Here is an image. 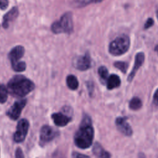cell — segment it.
<instances>
[{
    "instance_id": "obj_13",
    "label": "cell",
    "mask_w": 158,
    "mask_h": 158,
    "mask_svg": "<svg viewBox=\"0 0 158 158\" xmlns=\"http://www.w3.org/2000/svg\"><path fill=\"white\" fill-rule=\"evenodd\" d=\"M19 15V10L18 8L14 7L12 8L7 14H6L3 17L2 26L4 28H7L9 27V24L14 21Z\"/></svg>"
},
{
    "instance_id": "obj_2",
    "label": "cell",
    "mask_w": 158,
    "mask_h": 158,
    "mask_svg": "<svg viewBox=\"0 0 158 158\" xmlns=\"http://www.w3.org/2000/svg\"><path fill=\"white\" fill-rule=\"evenodd\" d=\"M34 83L22 75H15L8 82L7 90L12 96L22 98L35 89Z\"/></svg>"
},
{
    "instance_id": "obj_17",
    "label": "cell",
    "mask_w": 158,
    "mask_h": 158,
    "mask_svg": "<svg viewBox=\"0 0 158 158\" xmlns=\"http://www.w3.org/2000/svg\"><path fill=\"white\" fill-rule=\"evenodd\" d=\"M142 106V102L141 99L138 97L133 98L129 103V107L133 110L139 109Z\"/></svg>"
},
{
    "instance_id": "obj_23",
    "label": "cell",
    "mask_w": 158,
    "mask_h": 158,
    "mask_svg": "<svg viewBox=\"0 0 158 158\" xmlns=\"http://www.w3.org/2000/svg\"><path fill=\"white\" fill-rule=\"evenodd\" d=\"M9 5L8 0H0V9L5 10Z\"/></svg>"
},
{
    "instance_id": "obj_1",
    "label": "cell",
    "mask_w": 158,
    "mask_h": 158,
    "mask_svg": "<svg viewBox=\"0 0 158 158\" xmlns=\"http://www.w3.org/2000/svg\"><path fill=\"white\" fill-rule=\"evenodd\" d=\"M93 138L94 129L91 120L89 117L86 115L83 117L80 128L74 136V142L78 148L87 149L91 146Z\"/></svg>"
},
{
    "instance_id": "obj_28",
    "label": "cell",
    "mask_w": 158,
    "mask_h": 158,
    "mask_svg": "<svg viewBox=\"0 0 158 158\" xmlns=\"http://www.w3.org/2000/svg\"><path fill=\"white\" fill-rule=\"evenodd\" d=\"M154 50H155V51H156V52L157 53V54H158V44L155 47Z\"/></svg>"
},
{
    "instance_id": "obj_19",
    "label": "cell",
    "mask_w": 158,
    "mask_h": 158,
    "mask_svg": "<svg viewBox=\"0 0 158 158\" xmlns=\"http://www.w3.org/2000/svg\"><path fill=\"white\" fill-rule=\"evenodd\" d=\"M13 70L17 72H21L25 70L26 69V64L23 61H18L14 63L11 64Z\"/></svg>"
},
{
    "instance_id": "obj_26",
    "label": "cell",
    "mask_w": 158,
    "mask_h": 158,
    "mask_svg": "<svg viewBox=\"0 0 158 158\" xmlns=\"http://www.w3.org/2000/svg\"><path fill=\"white\" fill-rule=\"evenodd\" d=\"M153 102L155 104L158 105V89H156L155 91L154 96H153Z\"/></svg>"
},
{
    "instance_id": "obj_5",
    "label": "cell",
    "mask_w": 158,
    "mask_h": 158,
    "mask_svg": "<svg viewBox=\"0 0 158 158\" xmlns=\"http://www.w3.org/2000/svg\"><path fill=\"white\" fill-rule=\"evenodd\" d=\"M29 128V122L25 118L20 120L17 123L16 131L14 135V140L16 143L24 141Z\"/></svg>"
},
{
    "instance_id": "obj_4",
    "label": "cell",
    "mask_w": 158,
    "mask_h": 158,
    "mask_svg": "<svg viewBox=\"0 0 158 158\" xmlns=\"http://www.w3.org/2000/svg\"><path fill=\"white\" fill-rule=\"evenodd\" d=\"M130 41L125 35H120L114 40L109 44V52L113 56H120L125 54L129 49Z\"/></svg>"
},
{
    "instance_id": "obj_29",
    "label": "cell",
    "mask_w": 158,
    "mask_h": 158,
    "mask_svg": "<svg viewBox=\"0 0 158 158\" xmlns=\"http://www.w3.org/2000/svg\"><path fill=\"white\" fill-rule=\"evenodd\" d=\"M102 1H103V0H94V2H100Z\"/></svg>"
},
{
    "instance_id": "obj_11",
    "label": "cell",
    "mask_w": 158,
    "mask_h": 158,
    "mask_svg": "<svg viewBox=\"0 0 158 158\" xmlns=\"http://www.w3.org/2000/svg\"><path fill=\"white\" fill-rule=\"evenodd\" d=\"M52 119L56 125L58 127H64L67 125L72 120L70 117L61 113H54L51 115Z\"/></svg>"
},
{
    "instance_id": "obj_27",
    "label": "cell",
    "mask_w": 158,
    "mask_h": 158,
    "mask_svg": "<svg viewBox=\"0 0 158 158\" xmlns=\"http://www.w3.org/2000/svg\"><path fill=\"white\" fill-rule=\"evenodd\" d=\"M73 157H88L85 155H81V154H78V153H75L73 155Z\"/></svg>"
},
{
    "instance_id": "obj_6",
    "label": "cell",
    "mask_w": 158,
    "mask_h": 158,
    "mask_svg": "<svg viewBox=\"0 0 158 158\" xmlns=\"http://www.w3.org/2000/svg\"><path fill=\"white\" fill-rule=\"evenodd\" d=\"M58 131L49 125H44L41 127L40 133V143H47L54 139L58 135Z\"/></svg>"
},
{
    "instance_id": "obj_24",
    "label": "cell",
    "mask_w": 158,
    "mask_h": 158,
    "mask_svg": "<svg viewBox=\"0 0 158 158\" xmlns=\"http://www.w3.org/2000/svg\"><path fill=\"white\" fill-rule=\"evenodd\" d=\"M153 24H154V20H153V19H151V18H149V19L146 20V23H145V24H144V28H145V29L149 28H150L151 26H152Z\"/></svg>"
},
{
    "instance_id": "obj_18",
    "label": "cell",
    "mask_w": 158,
    "mask_h": 158,
    "mask_svg": "<svg viewBox=\"0 0 158 158\" xmlns=\"http://www.w3.org/2000/svg\"><path fill=\"white\" fill-rule=\"evenodd\" d=\"M8 90L6 86L0 83V103L3 104L6 102L7 99Z\"/></svg>"
},
{
    "instance_id": "obj_10",
    "label": "cell",
    "mask_w": 158,
    "mask_h": 158,
    "mask_svg": "<svg viewBox=\"0 0 158 158\" xmlns=\"http://www.w3.org/2000/svg\"><path fill=\"white\" fill-rule=\"evenodd\" d=\"M25 53V49L22 46H16L13 48L9 53L8 57L10 61V63H14L20 60V59L23 56Z\"/></svg>"
},
{
    "instance_id": "obj_22",
    "label": "cell",
    "mask_w": 158,
    "mask_h": 158,
    "mask_svg": "<svg viewBox=\"0 0 158 158\" xmlns=\"http://www.w3.org/2000/svg\"><path fill=\"white\" fill-rule=\"evenodd\" d=\"M92 2H94V0H74L73 4L75 7H81L86 6Z\"/></svg>"
},
{
    "instance_id": "obj_9",
    "label": "cell",
    "mask_w": 158,
    "mask_h": 158,
    "mask_svg": "<svg viewBox=\"0 0 158 158\" xmlns=\"http://www.w3.org/2000/svg\"><path fill=\"white\" fill-rule=\"evenodd\" d=\"M126 117H119L115 120V124L117 129L126 136H130L132 134V129L128 123L127 122Z\"/></svg>"
},
{
    "instance_id": "obj_7",
    "label": "cell",
    "mask_w": 158,
    "mask_h": 158,
    "mask_svg": "<svg viewBox=\"0 0 158 158\" xmlns=\"http://www.w3.org/2000/svg\"><path fill=\"white\" fill-rule=\"evenodd\" d=\"M27 104L25 99H20L14 102V104L9 108L7 112V115L12 120H17L23 108Z\"/></svg>"
},
{
    "instance_id": "obj_12",
    "label": "cell",
    "mask_w": 158,
    "mask_h": 158,
    "mask_svg": "<svg viewBox=\"0 0 158 158\" xmlns=\"http://www.w3.org/2000/svg\"><path fill=\"white\" fill-rule=\"evenodd\" d=\"M144 53L143 52L137 53L136 56H135L134 67H133L132 70L131 71V72L130 73V75L128 77V81H131L133 79L136 72L139 69V67L142 65L143 63L144 62Z\"/></svg>"
},
{
    "instance_id": "obj_21",
    "label": "cell",
    "mask_w": 158,
    "mask_h": 158,
    "mask_svg": "<svg viewBox=\"0 0 158 158\" xmlns=\"http://www.w3.org/2000/svg\"><path fill=\"white\" fill-rule=\"evenodd\" d=\"M114 65L119 69L123 73H126L127 69H128V64L125 62H121V61H117L115 62L114 64Z\"/></svg>"
},
{
    "instance_id": "obj_16",
    "label": "cell",
    "mask_w": 158,
    "mask_h": 158,
    "mask_svg": "<svg viewBox=\"0 0 158 158\" xmlns=\"http://www.w3.org/2000/svg\"><path fill=\"white\" fill-rule=\"evenodd\" d=\"M67 86L72 90H75L78 87V81L77 77L73 75H69L66 78Z\"/></svg>"
},
{
    "instance_id": "obj_8",
    "label": "cell",
    "mask_w": 158,
    "mask_h": 158,
    "mask_svg": "<svg viewBox=\"0 0 158 158\" xmlns=\"http://www.w3.org/2000/svg\"><path fill=\"white\" fill-rule=\"evenodd\" d=\"M73 66L79 70H86L91 67V59L88 54L76 57L73 61Z\"/></svg>"
},
{
    "instance_id": "obj_3",
    "label": "cell",
    "mask_w": 158,
    "mask_h": 158,
    "mask_svg": "<svg viewBox=\"0 0 158 158\" xmlns=\"http://www.w3.org/2000/svg\"><path fill=\"white\" fill-rule=\"evenodd\" d=\"M72 15L70 12L65 13L59 20L54 22L51 25V30L56 34L61 33H70L73 30Z\"/></svg>"
},
{
    "instance_id": "obj_20",
    "label": "cell",
    "mask_w": 158,
    "mask_h": 158,
    "mask_svg": "<svg viewBox=\"0 0 158 158\" xmlns=\"http://www.w3.org/2000/svg\"><path fill=\"white\" fill-rule=\"evenodd\" d=\"M98 74L101 80L106 81L108 78V70L104 66H101L98 69Z\"/></svg>"
},
{
    "instance_id": "obj_14",
    "label": "cell",
    "mask_w": 158,
    "mask_h": 158,
    "mask_svg": "<svg viewBox=\"0 0 158 158\" xmlns=\"http://www.w3.org/2000/svg\"><path fill=\"white\" fill-rule=\"evenodd\" d=\"M121 83L119 77L115 74H112L107 80V88L108 89H112L120 86Z\"/></svg>"
},
{
    "instance_id": "obj_30",
    "label": "cell",
    "mask_w": 158,
    "mask_h": 158,
    "mask_svg": "<svg viewBox=\"0 0 158 158\" xmlns=\"http://www.w3.org/2000/svg\"><path fill=\"white\" fill-rule=\"evenodd\" d=\"M156 16H157V18L158 19V11H157V12H156Z\"/></svg>"
},
{
    "instance_id": "obj_25",
    "label": "cell",
    "mask_w": 158,
    "mask_h": 158,
    "mask_svg": "<svg viewBox=\"0 0 158 158\" xmlns=\"http://www.w3.org/2000/svg\"><path fill=\"white\" fill-rule=\"evenodd\" d=\"M15 157H24V156L23 154V152H22V149L20 148H18L16 149Z\"/></svg>"
},
{
    "instance_id": "obj_15",
    "label": "cell",
    "mask_w": 158,
    "mask_h": 158,
    "mask_svg": "<svg viewBox=\"0 0 158 158\" xmlns=\"http://www.w3.org/2000/svg\"><path fill=\"white\" fill-rule=\"evenodd\" d=\"M93 152L96 156L99 157H110L111 156L110 154L108 152L106 151L98 143H96L94 144L93 148Z\"/></svg>"
}]
</instances>
